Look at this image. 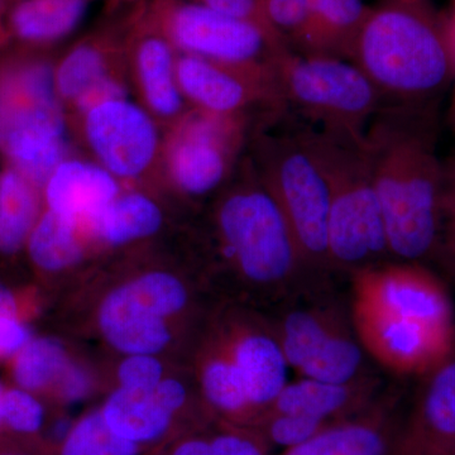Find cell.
<instances>
[{
	"label": "cell",
	"instance_id": "1",
	"mask_svg": "<svg viewBox=\"0 0 455 455\" xmlns=\"http://www.w3.org/2000/svg\"><path fill=\"white\" fill-rule=\"evenodd\" d=\"M179 241L218 302L268 311L329 281L307 267L247 155L226 187L187 221Z\"/></svg>",
	"mask_w": 455,
	"mask_h": 455
},
{
	"label": "cell",
	"instance_id": "2",
	"mask_svg": "<svg viewBox=\"0 0 455 455\" xmlns=\"http://www.w3.org/2000/svg\"><path fill=\"white\" fill-rule=\"evenodd\" d=\"M364 137L392 259L434 260L444 185L438 110L383 106Z\"/></svg>",
	"mask_w": 455,
	"mask_h": 455
},
{
	"label": "cell",
	"instance_id": "3",
	"mask_svg": "<svg viewBox=\"0 0 455 455\" xmlns=\"http://www.w3.org/2000/svg\"><path fill=\"white\" fill-rule=\"evenodd\" d=\"M349 61L383 106L438 110L455 80V36L425 0H383L359 29Z\"/></svg>",
	"mask_w": 455,
	"mask_h": 455
},
{
	"label": "cell",
	"instance_id": "4",
	"mask_svg": "<svg viewBox=\"0 0 455 455\" xmlns=\"http://www.w3.org/2000/svg\"><path fill=\"white\" fill-rule=\"evenodd\" d=\"M245 155L283 212L307 267L317 277H331V196L310 125L284 112L262 116Z\"/></svg>",
	"mask_w": 455,
	"mask_h": 455
},
{
	"label": "cell",
	"instance_id": "5",
	"mask_svg": "<svg viewBox=\"0 0 455 455\" xmlns=\"http://www.w3.org/2000/svg\"><path fill=\"white\" fill-rule=\"evenodd\" d=\"M328 181V254L331 272L353 274L390 262L381 204L364 133L311 128Z\"/></svg>",
	"mask_w": 455,
	"mask_h": 455
},
{
	"label": "cell",
	"instance_id": "6",
	"mask_svg": "<svg viewBox=\"0 0 455 455\" xmlns=\"http://www.w3.org/2000/svg\"><path fill=\"white\" fill-rule=\"evenodd\" d=\"M311 284L265 311L290 368L305 379L348 383L370 376L366 352L355 334L349 307L329 289Z\"/></svg>",
	"mask_w": 455,
	"mask_h": 455
},
{
	"label": "cell",
	"instance_id": "7",
	"mask_svg": "<svg viewBox=\"0 0 455 455\" xmlns=\"http://www.w3.org/2000/svg\"><path fill=\"white\" fill-rule=\"evenodd\" d=\"M257 119L188 110L164 132V196L194 217L235 176Z\"/></svg>",
	"mask_w": 455,
	"mask_h": 455
},
{
	"label": "cell",
	"instance_id": "8",
	"mask_svg": "<svg viewBox=\"0 0 455 455\" xmlns=\"http://www.w3.org/2000/svg\"><path fill=\"white\" fill-rule=\"evenodd\" d=\"M272 66L281 109L310 127L366 133L383 107L372 83L349 60L287 51Z\"/></svg>",
	"mask_w": 455,
	"mask_h": 455
},
{
	"label": "cell",
	"instance_id": "9",
	"mask_svg": "<svg viewBox=\"0 0 455 455\" xmlns=\"http://www.w3.org/2000/svg\"><path fill=\"white\" fill-rule=\"evenodd\" d=\"M68 122L75 147L123 188H145L164 196L161 176L164 130L137 101L109 99Z\"/></svg>",
	"mask_w": 455,
	"mask_h": 455
},
{
	"label": "cell",
	"instance_id": "10",
	"mask_svg": "<svg viewBox=\"0 0 455 455\" xmlns=\"http://www.w3.org/2000/svg\"><path fill=\"white\" fill-rule=\"evenodd\" d=\"M161 28L181 55L224 64H271L286 46L250 20L220 13L191 0H148Z\"/></svg>",
	"mask_w": 455,
	"mask_h": 455
},
{
	"label": "cell",
	"instance_id": "11",
	"mask_svg": "<svg viewBox=\"0 0 455 455\" xmlns=\"http://www.w3.org/2000/svg\"><path fill=\"white\" fill-rule=\"evenodd\" d=\"M132 2H116L118 11L55 60L53 86L68 119L101 101L130 95L125 31Z\"/></svg>",
	"mask_w": 455,
	"mask_h": 455
},
{
	"label": "cell",
	"instance_id": "12",
	"mask_svg": "<svg viewBox=\"0 0 455 455\" xmlns=\"http://www.w3.org/2000/svg\"><path fill=\"white\" fill-rule=\"evenodd\" d=\"M180 53L156 20L148 0H133L125 31L131 92L164 132L191 109L178 80Z\"/></svg>",
	"mask_w": 455,
	"mask_h": 455
},
{
	"label": "cell",
	"instance_id": "13",
	"mask_svg": "<svg viewBox=\"0 0 455 455\" xmlns=\"http://www.w3.org/2000/svg\"><path fill=\"white\" fill-rule=\"evenodd\" d=\"M209 322L241 374L257 421L286 386L290 368L271 320L265 311L218 302Z\"/></svg>",
	"mask_w": 455,
	"mask_h": 455
},
{
	"label": "cell",
	"instance_id": "14",
	"mask_svg": "<svg viewBox=\"0 0 455 455\" xmlns=\"http://www.w3.org/2000/svg\"><path fill=\"white\" fill-rule=\"evenodd\" d=\"M272 64H224L180 53L179 85L191 109L260 118L283 112Z\"/></svg>",
	"mask_w": 455,
	"mask_h": 455
},
{
	"label": "cell",
	"instance_id": "15",
	"mask_svg": "<svg viewBox=\"0 0 455 455\" xmlns=\"http://www.w3.org/2000/svg\"><path fill=\"white\" fill-rule=\"evenodd\" d=\"M350 317L362 347L386 370L401 376L427 374L454 349V331L406 319L349 300Z\"/></svg>",
	"mask_w": 455,
	"mask_h": 455
},
{
	"label": "cell",
	"instance_id": "16",
	"mask_svg": "<svg viewBox=\"0 0 455 455\" xmlns=\"http://www.w3.org/2000/svg\"><path fill=\"white\" fill-rule=\"evenodd\" d=\"M349 277L350 300L454 331L448 293L424 265L390 260L359 269Z\"/></svg>",
	"mask_w": 455,
	"mask_h": 455
},
{
	"label": "cell",
	"instance_id": "17",
	"mask_svg": "<svg viewBox=\"0 0 455 455\" xmlns=\"http://www.w3.org/2000/svg\"><path fill=\"white\" fill-rule=\"evenodd\" d=\"M190 220L170 199L145 188H123L112 204L86 228L99 262L169 241Z\"/></svg>",
	"mask_w": 455,
	"mask_h": 455
},
{
	"label": "cell",
	"instance_id": "18",
	"mask_svg": "<svg viewBox=\"0 0 455 455\" xmlns=\"http://www.w3.org/2000/svg\"><path fill=\"white\" fill-rule=\"evenodd\" d=\"M53 65L50 52L0 51V146L26 125L65 112L53 86Z\"/></svg>",
	"mask_w": 455,
	"mask_h": 455
},
{
	"label": "cell",
	"instance_id": "19",
	"mask_svg": "<svg viewBox=\"0 0 455 455\" xmlns=\"http://www.w3.org/2000/svg\"><path fill=\"white\" fill-rule=\"evenodd\" d=\"M455 451V349L427 373L401 419L391 455H451Z\"/></svg>",
	"mask_w": 455,
	"mask_h": 455
},
{
	"label": "cell",
	"instance_id": "20",
	"mask_svg": "<svg viewBox=\"0 0 455 455\" xmlns=\"http://www.w3.org/2000/svg\"><path fill=\"white\" fill-rule=\"evenodd\" d=\"M26 252L41 280L65 292L100 265L85 230L46 208Z\"/></svg>",
	"mask_w": 455,
	"mask_h": 455
},
{
	"label": "cell",
	"instance_id": "21",
	"mask_svg": "<svg viewBox=\"0 0 455 455\" xmlns=\"http://www.w3.org/2000/svg\"><path fill=\"white\" fill-rule=\"evenodd\" d=\"M188 367L204 403L217 420L252 427L256 412L245 392L241 374L209 317L191 349Z\"/></svg>",
	"mask_w": 455,
	"mask_h": 455
},
{
	"label": "cell",
	"instance_id": "22",
	"mask_svg": "<svg viewBox=\"0 0 455 455\" xmlns=\"http://www.w3.org/2000/svg\"><path fill=\"white\" fill-rule=\"evenodd\" d=\"M122 190L121 182L103 167L75 154L65 158L47 179L44 208L86 230Z\"/></svg>",
	"mask_w": 455,
	"mask_h": 455
},
{
	"label": "cell",
	"instance_id": "23",
	"mask_svg": "<svg viewBox=\"0 0 455 455\" xmlns=\"http://www.w3.org/2000/svg\"><path fill=\"white\" fill-rule=\"evenodd\" d=\"M379 385L373 374L348 383L301 377L298 381L287 382L266 412L302 416L331 427L372 406L382 395Z\"/></svg>",
	"mask_w": 455,
	"mask_h": 455
},
{
	"label": "cell",
	"instance_id": "24",
	"mask_svg": "<svg viewBox=\"0 0 455 455\" xmlns=\"http://www.w3.org/2000/svg\"><path fill=\"white\" fill-rule=\"evenodd\" d=\"M396 392H383L366 411L317 434L283 455H391L401 419Z\"/></svg>",
	"mask_w": 455,
	"mask_h": 455
},
{
	"label": "cell",
	"instance_id": "25",
	"mask_svg": "<svg viewBox=\"0 0 455 455\" xmlns=\"http://www.w3.org/2000/svg\"><path fill=\"white\" fill-rule=\"evenodd\" d=\"M108 427L147 451L188 433L152 390L116 387L100 406Z\"/></svg>",
	"mask_w": 455,
	"mask_h": 455
},
{
	"label": "cell",
	"instance_id": "26",
	"mask_svg": "<svg viewBox=\"0 0 455 455\" xmlns=\"http://www.w3.org/2000/svg\"><path fill=\"white\" fill-rule=\"evenodd\" d=\"M92 0H16L5 11L9 46L50 52L83 22Z\"/></svg>",
	"mask_w": 455,
	"mask_h": 455
},
{
	"label": "cell",
	"instance_id": "27",
	"mask_svg": "<svg viewBox=\"0 0 455 455\" xmlns=\"http://www.w3.org/2000/svg\"><path fill=\"white\" fill-rule=\"evenodd\" d=\"M44 211V190L13 167L0 175V256L26 251L27 242Z\"/></svg>",
	"mask_w": 455,
	"mask_h": 455
},
{
	"label": "cell",
	"instance_id": "28",
	"mask_svg": "<svg viewBox=\"0 0 455 455\" xmlns=\"http://www.w3.org/2000/svg\"><path fill=\"white\" fill-rule=\"evenodd\" d=\"M70 341L55 335L35 337L9 361L16 387L49 396L75 355Z\"/></svg>",
	"mask_w": 455,
	"mask_h": 455
},
{
	"label": "cell",
	"instance_id": "29",
	"mask_svg": "<svg viewBox=\"0 0 455 455\" xmlns=\"http://www.w3.org/2000/svg\"><path fill=\"white\" fill-rule=\"evenodd\" d=\"M324 56L349 60L359 29L370 13L362 0H304Z\"/></svg>",
	"mask_w": 455,
	"mask_h": 455
},
{
	"label": "cell",
	"instance_id": "30",
	"mask_svg": "<svg viewBox=\"0 0 455 455\" xmlns=\"http://www.w3.org/2000/svg\"><path fill=\"white\" fill-rule=\"evenodd\" d=\"M56 455H145V451L113 433L100 407H94L74 421Z\"/></svg>",
	"mask_w": 455,
	"mask_h": 455
},
{
	"label": "cell",
	"instance_id": "31",
	"mask_svg": "<svg viewBox=\"0 0 455 455\" xmlns=\"http://www.w3.org/2000/svg\"><path fill=\"white\" fill-rule=\"evenodd\" d=\"M262 5L268 26L290 52L324 56L304 0H262Z\"/></svg>",
	"mask_w": 455,
	"mask_h": 455
},
{
	"label": "cell",
	"instance_id": "32",
	"mask_svg": "<svg viewBox=\"0 0 455 455\" xmlns=\"http://www.w3.org/2000/svg\"><path fill=\"white\" fill-rule=\"evenodd\" d=\"M182 363L187 362L161 355H110V359L100 364L106 392H109L116 387L152 390Z\"/></svg>",
	"mask_w": 455,
	"mask_h": 455
},
{
	"label": "cell",
	"instance_id": "33",
	"mask_svg": "<svg viewBox=\"0 0 455 455\" xmlns=\"http://www.w3.org/2000/svg\"><path fill=\"white\" fill-rule=\"evenodd\" d=\"M101 391H106V382L100 363L75 352L50 397L59 405H74Z\"/></svg>",
	"mask_w": 455,
	"mask_h": 455
},
{
	"label": "cell",
	"instance_id": "34",
	"mask_svg": "<svg viewBox=\"0 0 455 455\" xmlns=\"http://www.w3.org/2000/svg\"><path fill=\"white\" fill-rule=\"evenodd\" d=\"M44 407L40 396L20 387L4 388L0 395L2 423L23 435L38 433L44 423Z\"/></svg>",
	"mask_w": 455,
	"mask_h": 455
},
{
	"label": "cell",
	"instance_id": "35",
	"mask_svg": "<svg viewBox=\"0 0 455 455\" xmlns=\"http://www.w3.org/2000/svg\"><path fill=\"white\" fill-rule=\"evenodd\" d=\"M208 435L212 455L271 454V445L253 427L215 420Z\"/></svg>",
	"mask_w": 455,
	"mask_h": 455
},
{
	"label": "cell",
	"instance_id": "36",
	"mask_svg": "<svg viewBox=\"0 0 455 455\" xmlns=\"http://www.w3.org/2000/svg\"><path fill=\"white\" fill-rule=\"evenodd\" d=\"M434 260L455 281V157L444 161L439 239Z\"/></svg>",
	"mask_w": 455,
	"mask_h": 455
},
{
	"label": "cell",
	"instance_id": "37",
	"mask_svg": "<svg viewBox=\"0 0 455 455\" xmlns=\"http://www.w3.org/2000/svg\"><path fill=\"white\" fill-rule=\"evenodd\" d=\"M32 337L25 317L0 315V361H11Z\"/></svg>",
	"mask_w": 455,
	"mask_h": 455
},
{
	"label": "cell",
	"instance_id": "38",
	"mask_svg": "<svg viewBox=\"0 0 455 455\" xmlns=\"http://www.w3.org/2000/svg\"><path fill=\"white\" fill-rule=\"evenodd\" d=\"M191 2H196L197 4L204 5V7L214 9V11L220 12V13L250 20V22L256 23V25L262 27L266 31L274 35L275 37H277L276 33L272 31L267 20H266L265 13H263L262 0H191Z\"/></svg>",
	"mask_w": 455,
	"mask_h": 455
},
{
	"label": "cell",
	"instance_id": "39",
	"mask_svg": "<svg viewBox=\"0 0 455 455\" xmlns=\"http://www.w3.org/2000/svg\"><path fill=\"white\" fill-rule=\"evenodd\" d=\"M145 455H212L208 427L181 434Z\"/></svg>",
	"mask_w": 455,
	"mask_h": 455
},
{
	"label": "cell",
	"instance_id": "40",
	"mask_svg": "<svg viewBox=\"0 0 455 455\" xmlns=\"http://www.w3.org/2000/svg\"><path fill=\"white\" fill-rule=\"evenodd\" d=\"M41 300L32 290H14L0 281V315H18L29 320L40 309Z\"/></svg>",
	"mask_w": 455,
	"mask_h": 455
},
{
	"label": "cell",
	"instance_id": "41",
	"mask_svg": "<svg viewBox=\"0 0 455 455\" xmlns=\"http://www.w3.org/2000/svg\"><path fill=\"white\" fill-rule=\"evenodd\" d=\"M7 5L4 0H0V51L9 47L7 26H5V11H7Z\"/></svg>",
	"mask_w": 455,
	"mask_h": 455
},
{
	"label": "cell",
	"instance_id": "42",
	"mask_svg": "<svg viewBox=\"0 0 455 455\" xmlns=\"http://www.w3.org/2000/svg\"><path fill=\"white\" fill-rule=\"evenodd\" d=\"M451 122H453L454 130H455V97L453 101V107H451Z\"/></svg>",
	"mask_w": 455,
	"mask_h": 455
},
{
	"label": "cell",
	"instance_id": "43",
	"mask_svg": "<svg viewBox=\"0 0 455 455\" xmlns=\"http://www.w3.org/2000/svg\"><path fill=\"white\" fill-rule=\"evenodd\" d=\"M110 2H127V0H110Z\"/></svg>",
	"mask_w": 455,
	"mask_h": 455
},
{
	"label": "cell",
	"instance_id": "44",
	"mask_svg": "<svg viewBox=\"0 0 455 455\" xmlns=\"http://www.w3.org/2000/svg\"><path fill=\"white\" fill-rule=\"evenodd\" d=\"M4 2L7 3V4H9V3L16 2V0H4Z\"/></svg>",
	"mask_w": 455,
	"mask_h": 455
},
{
	"label": "cell",
	"instance_id": "45",
	"mask_svg": "<svg viewBox=\"0 0 455 455\" xmlns=\"http://www.w3.org/2000/svg\"><path fill=\"white\" fill-rule=\"evenodd\" d=\"M0 455H25V454H14V453H8V454H0Z\"/></svg>",
	"mask_w": 455,
	"mask_h": 455
},
{
	"label": "cell",
	"instance_id": "46",
	"mask_svg": "<svg viewBox=\"0 0 455 455\" xmlns=\"http://www.w3.org/2000/svg\"><path fill=\"white\" fill-rule=\"evenodd\" d=\"M3 390H4V388H3V386L0 385V395H2Z\"/></svg>",
	"mask_w": 455,
	"mask_h": 455
},
{
	"label": "cell",
	"instance_id": "47",
	"mask_svg": "<svg viewBox=\"0 0 455 455\" xmlns=\"http://www.w3.org/2000/svg\"><path fill=\"white\" fill-rule=\"evenodd\" d=\"M3 423H2V416H0V427H2Z\"/></svg>",
	"mask_w": 455,
	"mask_h": 455
},
{
	"label": "cell",
	"instance_id": "48",
	"mask_svg": "<svg viewBox=\"0 0 455 455\" xmlns=\"http://www.w3.org/2000/svg\"><path fill=\"white\" fill-rule=\"evenodd\" d=\"M0 175H2V169H0Z\"/></svg>",
	"mask_w": 455,
	"mask_h": 455
},
{
	"label": "cell",
	"instance_id": "49",
	"mask_svg": "<svg viewBox=\"0 0 455 455\" xmlns=\"http://www.w3.org/2000/svg\"><path fill=\"white\" fill-rule=\"evenodd\" d=\"M451 455H455V451H453V453H451Z\"/></svg>",
	"mask_w": 455,
	"mask_h": 455
},
{
	"label": "cell",
	"instance_id": "50",
	"mask_svg": "<svg viewBox=\"0 0 455 455\" xmlns=\"http://www.w3.org/2000/svg\"><path fill=\"white\" fill-rule=\"evenodd\" d=\"M454 36H455V28H454Z\"/></svg>",
	"mask_w": 455,
	"mask_h": 455
}]
</instances>
